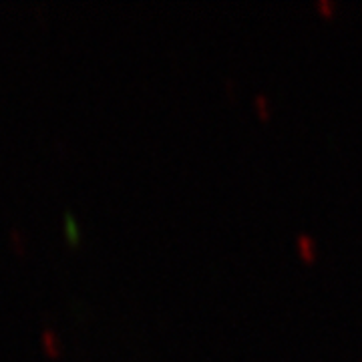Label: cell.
Here are the masks:
<instances>
[{"label": "cell", "mask_w": 362, "mask_h": 362, "mask_svg": "<svg viewBox=\"0 0 362 362\" xmlns=\"http://www.w3.org/2000/svg\"><path fill=\"white\" fill-rule=\"evenodd\" d=\"M42 346H45V350H47L49 354L54 356V354H59V352H61V340H59V337H57L52 330L47 328V330L42 332Z\"/></svg>", "instance_id": "obj_1"}, {"label": "cell", "mask_w": 362, "mask_h": 362, "mask_svg": "<svg viewBox=\"0 0 362 362\" xmlns=\"http://www.w3.org/2000/svg\"><path fill=\"white\" fill-rule=\"evenodd\" d=\"M63 220H65V230L66 233H69V238H71V240H78V235H81V233H78V226H77V220H75V216L66 211Z\"/></svg>", "instance_id": "obj_2"}, {"label": "cell", "mask_w": 362, "mask_h": 362, "mask_svg": "<svg viewBox=\"0 0 362 362\" xmlns=\"http://www.w3.org/2000/svg\"><path fill=\"white\" fill-rule=\"evenodd\" d=\"M11 238H13L14 246L18 247V250H25V238L21 235L18 230H11Z\"/></svg>", "instance_id": "obj_3"}]
</instances>
